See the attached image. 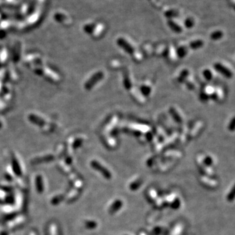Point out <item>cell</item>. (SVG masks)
<instances>
[{
	"label": "cell",
	"mask_w": 235,
	"mask_h": 235,
	"mask_svg": "<svg viewBox=\"0 0 235 235\" xmlns=\"http://www.w3.org/2000/svg\"><path fill=\"white\" fill-rule=\"evenodd\" d=\"M138 235H150V234H149V233H148L147 232L141 230V231H140L139 232Z\"/></svg>",
	"instance_id": "cell-38"
},
{
	"label": "cell",
	"mask_w": 235,
	"mask_h": 235,
	"mask_svg": "<svg viewBox=\"0 0 235 235\" xmlns=\"http://www.w3.org/2000/svg\"><path fill=\"white\" fill-rule=\"evenodd\" d=\"M234 122H235L234 118H233L229 124V126H228V129H229V130L231 131H233L234 130Z\"/></svg>",
	"instance_id": "cell-36"
},
{
	"label": "cell",
	"mask_w": 235,
	"mask_h": 235,
	"mask_svg": "<svg viewBox=\"0 0 235 235\" xmlns=\"http://www.w3.org/2000/svg\"><path fill=\"white\" fill-rule=\"evenodd\" d=\"M161 197H163V201H164L165 206H170V204H171L174 201L175 199L178 197L176 195L173 193V192H167V193H163V195H161Z\"/></svg>",
	"instance_id": "cell-8"
},
{
	"label": "cell",
	"mask_w": 235,
	"mask_h": 235,
	"mask_svg": "<svg viewBox=\"0 0 235 235\" xmlns=\"http://www.w3.org/2000/svg\"><path fill=\"white\" fill-rule=\"evenodd\" d=\"M188 53V48L185 46L180 47L177 49V51L176 52V55L180 58H184V57L187 55Z\"/></svg>",
	"instance_id": "cell-17"
},
{
	"label": "cell",
	"mask_w": 235,
	"mask_h": 235,
	"mask_svg": "<svg viewBox=\"0 0 235 235\" xmlns=\"http://www.w3.org/2000/svg\"><path fill=\"white\" fill-rule=\"evenodd\" d=\"M195 25V20L193 18H187L186 20H185L184 22V26L186 28H188V29H190V28H192Z\"/></svg>",
	"instance_id": "cell-26"
},
{
	"label": "cell",
	"mask_w": 235,
	"mask_h": 235,
	"mask_svg": "<svg viewBox=\"0 0 235 235\" xmlns=\"http://www.w3.org/2000/svg\"><path fill=\"white\" fill-rule=\"evenodd\" d=\"M198 180L204 186L210 189H216L219 186L218 181L214 177H210L201 174L198 178Z\"/></svg>",
	"instance_id": "cell-2"
},
{
	"label": "cell",
	"mask_w": 235,
	"mask_h": 235,
	"mask_svg": "<svg viewBox=\"0 0 235 235\" xmlns=\"http://www.w3.org/2000/svg\"><path fill=\"white\" fill-rule=\"evenodd\" d=\"M184 231V225L182 223H177L173 225L169 232V235H181Z\"/></svg>",
	"instance_id": "cell-11"
},
{
	"label": "cell",
	"mask_w": 235,
	"mask_h": 235,
	"mask_svg": "<svg viewBox=\"0 0 235 235\" xmlns=\"http://www.w3.org/2000/svg\"><path fill=\"white\" fill-rule=\"evenodd\" d=\"M150 230L151 231L149 233L150 235H162L164 233L165 229L163 227L156 225L152 228L151 227Z\"/></svg>",
	"instance_id": "cell-16"
},
{
	"label": "cell",
	"mask_w": 235,
	"mask_h": 235,
	"mask_svg": "<svg viewBox=\"0 0 235 235\" xmlns=\"http://www.w3.org/2000/svg\"><path fill=\"white\" fill-rule=\"evenodd\" d=\"M213 67H214L216 71H218V73L228 78H231L233 76V73L232 71L225 66H224L222 63H214V65H213Z\"/></svg>",
	"instance_id": "cell-6"
},
{
	"label": "cell",
	"mask_w": 235,
	"mask_h": 235,
	"mask_svg": "<svg viewBox=\"0 0 235 235\" xmlns=\"http://www.w3.org/2000/svg\"><path fill=\"white\" fill-rule=\"evenodd\" d=\"M169 112L170 115H171L173 118L174 119V120L176 122L179 123V124H180L182 122V119L181 118V116H180L179 113L177 112V110L173 108V107H171L170 109L169 110Z\"/></svg>",
	"instance_id": "cell-14"
},
{
	"label": "cell",
	"mask_w": 235,
	"mask_h": 235,
	"mask_svg": "<svg viewBox=\"0 0 235 235\" xmlns=\"http://www.w3.org/2000/svg\"><path fill=\"white\" fill-rule=\"evenodd\" d=\"M234 198V186H233L231 191L228 193L227 195V199L229 202H232Z\"/></svg>",
	"instance_id": "cell-31"
},
{
	"label": "cell",
	"mask_w": 235,
	"mask_h": 235,
	"mask_svg": "<svg viewBox=\"0 0 235 235\" xmlns=\"http://www.w3.org/2000/svg\"><path fill=\"white\" fill-rule=\"evenodd\" d=\"M153 135L152 133L150 132H147L146 133V140H152L153 139Z\"/></svg>",
	"instance_id": "cell-37"
},
{
	"label": "cell",
	"mask_w": 235,
	"mask_h": 235,
	"mask_svg": "<svg viewBox=\"0 0 235 235\" xmlns=\"http://www.w3.org/2000/svg\"><path fill=\"white\" fill-rule=\"evenodd\" d=\"M146 193V195L147 198L152 203H154L155 199L159 196V193H158V191H157V189H155L154 188H149L147 190Z\"/></svg>",
	"instance_id": "cell-10"
},
{
	"label": "cell",
	"mask_w": 235,
	"mask_h": 235,
	"mask_svg": "<svg viewBox=\"0 0 235 235\" xmlns=\"http://www.w3.org/2000/svg\"><path fill=\"white\" fill-rule=\"evenodd\" d=\"M104 77V73L102 71H99L92 76L85 84V88L86 90H90L99 81H101Z\"/></svg>",
	"instance_id": "cell-4"
},
{
	"label": "cell",
	"mask_w": 235,
	"mask_h": 235,
	"mask_svg": "<svg viewBox=\"0 0 235 235\" xmlns=\"http://www.w3.org/2000/svg\"><path fill=\"white\" fill-rule=\"evenodd\" d=\"M179 12L176 9H172L167 11L165 13V15L166 17H168L170 19H172L173 18L176 17L178 15H179Z\"/></svg>",
	"instance_id": "cell-24"
},
{
	"label": "cell",
	"mask_w": 235,
	"mask_h": 235,
	"mask_svg": "<svg viewBox=\"0 0 235 235\" xmlns=\"http://www.w3.org/2000/svg\"><path fill=\"white\" fill-rule=\"evenodd\" d=\"M202 161L204 164L206 166L212 167V165H213V159L210 155L203 156L202 158Z\"/></svg>",
	"instance_id": "cell-23"
},
{
	"label": "cell",
	"mask_w": 235,
	"mask_h": 235,
	"mask_svg": "<svg viewBox=\"0 0 235 235\" xmlns=\"http://www.w3.org/2000/svg\"><path fill=\"white\" fill-rule=\"evenodd\" d=\"M186 85L187 86V87L188 88V89L189 90H194L195 88V85L193 84V82L191 81H189V80H186Z\"/></svg>",
	"instance_id": "cell-35"
},
{
	"label": "cell",
	"mask_w": 235,
	"mask_h": 235,
	"mask_svg": "<svg viewBox=\"0 0 235 235\" xmlns=\"http://www.w3.org/2000/svg\"><path fill=\"white\" fill-rule=\"evenodd\" d=\"M153 203H154V206L157 209H162L165 206V204L164 201H163V197L160 195L155 199Z\"/></svg>",
	"instance_id": "cell-18"
},
{
	"label": "cell",
	"mask_w": 235,
	"mask_h": 235,
	"mask_svg": "<svg viewBox=\"0 0 235 235\" xmlns=\"http://www.w3.org/2000/svg\"><path fill=\"white\" fill-rule=\"evenodd\" d=\"M116 42L117 45L120 48H122L127 53L133 55L135 52L133 47L124 38L120 37L117 39Z\"/></svg>",
	"instance_id": "cell-5"
},
{
	"label": "cell",
	"mask_w": 235,
	"mask_h": 235,
	"mask_svg": "<svg viewBox=\"0 0 235 235\" xmlns=\"http://www.w3.org/2000/svg\"><path fill=\"white\" fill-rule=\"evenodd\" d=\"M203 45H204V42L202 40L197 39V40L191 42L189 44V47L190 48L193 50H197L198 48H201Z\"/></svg>",
	"instance_id": "cell-19"
},
{
	"label": "cell",
	"mask_w": 235,
	"mask_h": 235,
	"mask_svg": "<svg viewBox=\"0 0 235 235\" xmlns=\"http://www.w3.org/2000/svg\"><path fill=\"white\" fill-rule=\"evenodd\" d=\"M140 91L142 95L148 97L151 94L152 88L150 86H148V84H143L142 85L140 88Z\"/></svg>",
	"instance_id": "cell-15"
},
{
	"label": "cell",
	"mask_w": 235,
	"mask_h": 235,
	"mask_svg": "<svg viewBox=\"0 0 235 235\" xmlns=\"http://www.w3.org/2000/svg\"><path fill=\"white\" fill-rule=\"evenodd\" d=\"M142 184H143V182H142V179H140V178H136V179H135L129 183L128 187H129V189L131 191H135L141 187Z\"/></svg>",
	"instance_id": "cell-9"
},
{
	"label": "cell",
	"mask_w": 235,
	"mask_h": 235,
	"mask_svg": "<svg viewBox=\"0 0 235 235\" xmlns=\"http://www.w3.org/2000/svg\"><path fill=\"white\" fill-rule=\"evenodd\" d=\"M223 37V33L222 31L217 30L215 32H213L210 35V38L213 41H218L221 39H222Z\"/></svg>",
	"instance_id": "cell-22"
},
{
	"label": "cell",
	"mask_w": 235,
	"mask_h": 235,
	"mask_svg": "<svg viewBox=\"0 0 235 235\" xmlns=\"http://www.w3.org/2000/svg\"><path fill=\"white\" fill-rule=\"evenodd\" d=\"M197 164L200 170L201 174L210 176V177H215L216 173L212 167L205 165L202 161V156H198L197 159Z\"/></svg>",
	"instance_id": "cell-3"
},
{
	"label": "cell",
	"mask_w": 235,
	"mask_h": 235,
	"mask_svg": "<svg viewBox=\"0 0 235 235\" xmlns=\"http://www.w3.org/2000/svg\"><path fill=\"white\" fill-rule=\"evenodd\" d=\"M85 225H86V227L88 228V229H95V228L97 227V223L95 222V221L89 220V221H87V222L85 223Z\"/></svg>",
	"instance_id": "cell-29"
},
{
	"label": "cell",
	"mask_w": 235,
	"mask_h": 235,
	"mask_svg": "<svg viewBox=\"0 0 235 235\" xmlns=\"http://www.w3.org/2000/svg\"><path fill=\"white\" fill-rule=\"evenodd\" d=\"M203 76L205 78L206 80H207V81H211L212 80V78L213 77V75H212V71L210 70L207 69H204L203 71Z\"/></svg>",
	"instance_id": "cell-28"
},
{
	"label": "cell",
	"mask_w": 235,
	"mask_h": 235,
	"mask_svg": "<svg viewBox=\"0 0 235 235\" xmlns=\"http://www.w3.org/2000/svg\"><path fill=\"white\" fill-rule=\"evenodd\" d=\"M200 98L201 99V101H204V102H206L207 101L209 98H210V95L208 94H207L206 93H205V92H203V93H202L200 95Z\"/></svg>",
	"instance_id": "cell-34"
},
{
	"label": "cell",
	"mask_w": 235,
	"mask_h": 235,
	"mask_svg": "<svg viewBox=\"0 0 235 235\" xmlns=\"http://www.w3.org/2000/svg\"><path fill=\"white\" fill-rule=\"evenodd\" d=\"M36 187L39 192L43 191V185H42V180L41 177H37L36 179Z\"/></svg>",
	"instance_id": "cell-30"
},
{
	"label": "cell",
	"mask_w": 235,
	"mask_h": 235,
	"mask_svg": "<svg viewBox=\"0 0 235 235\" xmlns=\"http://www.w3.org/2000/svg\"><path fill=\"white\" fill-rule=\"evenodd\" d=\"M124 87L128 90H131L132 88V83H131V81L130 79V78L129 76V75H128L127 74V73H124Z\"/></svg>",
	"instance_id": "cell-20"
},
{
	"label": "cell",
	"mask_w": 235,
	"mask_h": 235,
	"mask_svg": "<svg viewBox=\"0 0 235 235\" xmlns=\"http://www.w3.org/2000/svg\"><path fill=\"white\" fill-rule=\"evenodd\" d=\"M90 165L94 169L100 173L105 179L107 180H110L112 179V174L110 170L103 166L100 162L96 160H93L91 161Z\"/></svg>",
	"instance_id": "cell-1"
},
{
	"label": "cell",
	"mask_w": 235,
	"mask_h": 235,
	"mask_svg": "<svg viewBox=\"0 0 235 235\" xmlns=\"http://www.w3.org/2000/svg\"><path fill=\"white\" fill-rule=\"evenodd\" d=\"M188 75H189V71L187 69H184L180 74V76L179 78H178V81H179V82H185L187 79V78L188 77Z\"/></svg>",
	"instance_id": "cell-25"
},
{
	"label": "cell",
	"mask_w": 235,
	"mask_h": 235,
	"mask_svg": "<svg viewBox=\"0 0 235 235\" xmlns=\"http://www.w3.org/2000/svg\"><path fill=\"white\" fill-rule=\"evenodd\" d=\"M124 206L123 201L121 199L117 198L113 201L112 203L110 204L109 207V212L110 214H114L116 212H119L121 209Z\"/></svg>",
	"instance_id": "cell-7"
},
{
	"label": "cell",
	"mask_w": 235,
	"mask_h": 235,
	"mask_svg": "<svg viewBox=\"0 0 235 235\" xmlns=\"http://www.w3.org/2000/svg\"><path fill=\"white\" fill-rule=\"evenodd\" d=\"M167 24H168V26H169V27L174 32H175L176 33H180L182 32L183 30H182V26L180 24L176 23L173 19H169Z\"/></svg>",
	"instance_id": "cell-12"
},
{
	"label": "cell",
	"mask_w": 235,
	"mask_h": 235,
	"mask_svg": "<svg viewBox=\"0 0 235 235\" xmlns=\"http://www.w3.org/2000/svg\"><path fill=\"white\" fill-rule=\"evenodd\" d=\"M180 206H181V201H180V199L179 197H177L175 199V200H174V201L171 204H170V207L171 208H173V209L177 210V209H179L180 207Z\"/></svg>",
	"instance_id": "cell-27"
},
{
	"label": "cell",
	"mask_w": 235,
	"mask_h": 235,
	"mask_svg": "<svg viewBox=\"0 0 235 235\" xmlns=\"http://www.w3.org/2000/svg\"><path fill=\"white\" fill-rule=\"evenodd\" d=\"M202 127H203L202 122H198L197 125H195V126L193 128V130H191V132L190 133V137L191 138H194L195 137H196L198 135V133H199V131H201Z\"/></svg>",
	"instance_id": "cell-21"
},
{
	"label": "cell",
	"mask_w": 235,
	"mask_h": 235,
	"mask_svg": "<svg viewBox=\"0 0 235 235\" xmlns=\"http://www.w3.org/2000/svg\"><path fill=\"white\" fill-rule=\"evenodd\" d=\"M182 155L181 153L178 151H169L163 155V158L167 160H173L174 159H178L180 158Z\"/></svg>",
	"instance_id": "cell-13"
},
{
	"label": "cell",
	"mask_w": 235,
	"mask_h": 235,
	"mask_svg": "<svg viewBox=\"0 0 235 235\" xmlns=\"http://www.w3.org/2000/svg\"><path fill=\"white\" fill-rule=\"evenodd\" d=\"M165 51H166L165 48L164 47L161 46V47H159L157 48L156 51H155V54L157 55H159H159H161L163 53L165 52Z\"/></svg>",
	"instance_id": "cell-33"
},
{
	"label": "cell",
	"mask_w": 235,
	"mask_h": 235,
	"mask_svg": "<svg viewBox=\"0 0 235 235\" xmlns=\"http://www.w3.org/2000/svg\"><path fill=\"white\" fill-rule=\"evenodd\" d=\"M133 60H135V61H136V62H140L142 60V59H143L142 54H140V53L135 52L133 54Z\"/></svg>",
	"instance_id": "cell-32"
}]
</instances>
